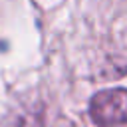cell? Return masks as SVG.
<instances>
[{
	"label": "cell",
	"instance_id": "1",
	"mask_svg": "<svg viewBox=\"0 0 127 127\" xmlns=\"http://www.w3.org/2000/svg\"><path fill=\"white\" fill-rule=\"evenodd\" d=\"M87 115L97 127L127 125V87H109L97 91L89 99Z\"/></svg>",
	"mask_w": 127,
	"mask_h": 127
}]
</instances>
